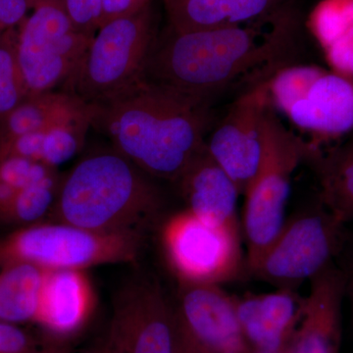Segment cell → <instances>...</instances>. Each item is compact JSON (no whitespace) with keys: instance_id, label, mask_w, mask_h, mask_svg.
Here are the masks:
<instances>
[{"instance_id":"6da1fadb","label":"cell","mask_w":353,"mask_h":353,"mask_svg":"<svg viewBox=\"0 0 353 353\" xmlns=\"http://www.w3.org/2000/svg\"><path fill=\"white\" fill-rule=\"evenodd\" d=\"M303 15L297 0L263 19L238 26L159 31L143 78L214 106L269 82L294 64L303 43Z\"/></svg>"},{"instance_id":"7a4b0ae2","label":"cell","mask_w":353,"mask_h":353,"mask_svg":"<svg viewBox=\"0 0 353 353\" xmlns=\"http://www.w3.org/2000/svg\"><path fill=\"white\" fill-rule=\"evenodd\" d=\"M90 128L153 179L176 183L205 145L214 106L141 77L105 101L87 104Z\"/></svg>"},{"instance_id":"3957f363","label":"cell","mask_w":353,"mask_h":353,"mask_svg":"<svg viewBox=\"0 0 353 353\" xmlns=\"http://www.w3.org/2000/svg\"><path fill=\"white\" fill-rule=\"evenodd\" d=\"M153 180L112 146L99 148L61 176L51 218L102 233L143 236L164 206Z\"/></svg>"},{"instance_id":"277c9868","label":"cell","mask_w":353,"mask_h":353,"mask_svg":"<svg viewBox=\"0 0 353 353\" xmlns=\"http://www.w3.org/2000/svg\"><path fill=\"white\" fill-rule=\"evenodd\" d=\"M159 31L155 0L138 12L104 23L60 90L85 104L119 94L143 77Z\"/></svg>"},{"instance_id":"5b68a950","label":"cell","mask_w":353,"mask_h":353,"mask_svg":"<svg viewBox=\"0 0 353 353\" xmlns=\"http://www.w3.org/2000/svg\"><path fill=\"white\" fill-rule=\"evenodd\" d=\"M309 150L310 143L288 129L271 105L264 118L259 167L243 194V228L250 272L284 227L292 176L306 162Z\"/></svg>"},{"instance_id":"8992f818","label":"cell","mask_w":353,"mask_h":353,"mask_svg":"<svg viewBox=\"0 0 353 353\" xmlns=\"http://www.w3.org/2000/svg\"><path fill=\"white\" fill-rule=\"evenodd\" d=\"M143 236L102 233L62 222L21 227L0 240V266L28 263L44 271L88 270L136 261Z\"/></svg>"},{"instance_id":"52a82bcc","label":"cell","mask_w":353,"mask_h":353,"mask_svg":"<svg viewBox=\"0 0 353 353\" xmlns=\"http://www.w3.org/2000/svg\"><path fill=\"white\" fill-rule=\"evenodd\" d=\"M165 259L180 285H218L245 273L239 228L216 225L190 210L165 221L161 229Z\"/></svg>"},{"instance_id":"ba28073f","label":"cell","mask_w":353,"mask_h":353,"mask_svg":"<svg viewBox=\"0 0 353 353\" xmlns=\"http://www.w3.org/2000/svg\"><path fill=\"white\" fill-rule=\"evenodd\" d=\"M90 39L74 28L61 0L38 2L16 43L18 67L28 97L61 90Z\"/></svg>"},{"instance_id":"9c48e42d","label":"cell","mask_w":353,"mask_h":353,"mask_svg":"<svg viewBox=\"0 0 353 353\" xmlns=\"http://www.w3.org/2000/svg\"><path fill=\"white\" fill-rule=\"evenodd\" d=\"M345 226L322 205L297 215L250 273L277 289L296 290L334 263L345 243Z\"/></svg>"},{"instance_id":"30bf717a","label":"cell","mask_w":353,"mask_h":353,"mask_svg":"<svg viewBox=\"0 0 353 353\" xmlns=\"http://www.w3.org/2000/svg\"><path fill=\"white\" fill-rule=\"evenodd\" d=\"M109 328L123 353H181L176 307L157 281L139 278L125 285Z\"/></svg>"},{"instance_id":"8fae6325","label":"cell","mask_w":353,"mask_h":353,"mask_svg":"<svg viewBox=\"0 0 353 353\" xmlns=\"http://www.w3.org/2000/svg\"><path fill=\"white\" fill-rule=\"evenodd\" d=\"M268 83L236 97L205 141L208 152L231 176L241 194H245L261 160L264 118L272 105Z\"/></svg>"},{"instance_id":"7c38bea8","label":"cell","mask_w":353,"mask_h":353,"mask_svg":"<svg viewBox=\"0 0 353 353\" xmlns=\"http://www.w3.org/2000/svg\"><path fill=\"white\" fill-rule=\"evenodd\" d=\"M176 316L181 328L213 353H252L236 314V297L218 285H180Z\"/></svg>"},{"instance_id":"4fadbf2b","label":"cell","mask_w":353,"mask_h":353,"mask_svg":"<svg viewBox=\"0 0 353 353\" xmlns=\"http://www.w3.org/2000/svg\"><path fill=\"white\" fill-rule=\"evenodd\" d=\"M283 114L313 137L309 141L316 148L353 131L352 77L316 66L306 87Z\"/></svg>"},{"instance_id":"5bb4252c","label":"cell","mask_w":353,"mask_h":353,"mask_svg":"<svg viewBox=\"0 0 353 353\" xmlns=\"http://www.w3.org/2000/svg\"><path fill=\"white\" fill-rule=\"evenodd\" d=\"M97 304L87 270L46 271L34 323L46 343L70 345L92 322Z\"/></svg>"},{"instance_id":"9a60e30c","label":"cell","mask_w":353,"mask_h":353,"mask_svg":"<svg viewBox=\"0 0 353 353\" xmlns=\"http://www.w3.org/2000/svg\"><path fill=\"white\" fill-rule=\"evenodd\" d=\"M345 299V272L334 263L311 279L303 316L285 352L340 353Z\"/></svg>"},{"instance_id":"2e32d148","label":"cell","mask_w":353,"mask_h":353,"mask_svg":"<svg viewBox=\"0 0 353 353\" xmlns=\"http://www.w3.org/2000/svg\"><path fill=\"white\" fill-rule=\"evenodd\" d=\"M304 303L305 297L288 289L236 299L241 331L252 350H285L303 316Z\"/></svg>"},{"instance_id":"e0dca14e","label":"cell","mask_w":353,"mask_h":353,"mask_svg":"<svg viewBox=\"0 0 353 353\" xmlns=\"http://www.w3.org/2000/svg\"><path fill=\"white\" fill-rule=\"evenodd\" d=\"M176 183L190 212L212 224L240 229L236 215L240 192L206 145Z\"/></svg>"},{"instance_id":"ac0fdd59","label":"cell","mask_w":353,"mask_h":353,"mask_svg":"<svg viewBox=\"0 0 353 353\" xmlns=\"http://www.w3.org/2000/svg\"><path fill=\"white\" fill-rule=\"evenodd\" d=\"M292 0H162L167 25L176 32L248 24Z\"/></svg>"},{"instance_id":"d6986e66","label":"cell","mask_w":353,"mask_h":353,"mask_svg":"<svg viewBox=\"0 0 353 353\" xmlns=\"http://www.w3.org/2000/svg\"><path fill=\"white\" fill-rule=\"evenodd\" d=\"M306 162L319 178L323 208L343 224L353 221V137L328 152L311 148Z\"/></svg>"},{"instance_id":"ffe728a7","label":"cell","mask_w":353,"mask_h":353,"mask_svg":"<svg viewBox=\"0 0 353 353\" xmlns=\"http://www.w3.org/2000/svg\"><path fill=\"white\" fill-rule=\"evenodd\" d=\"M85 106L62 90L30 95L0 120V145L23 134L46 131L82 112Z\"/></svg>"},{"instance_id":"44dd1931","label":"cell","mask_w":353,"mask_h":353,"mask_svg":"<svg viewBox=\"0 0 353 353\" xmlns=\"http://www.w3.org/2000/svg\"><path fill=\"white\" fill-rule=\"evenodd\" d=\"M310 29L333 71L353 78V0H327L313 14Z\"/></svg>"},{"instance_id":"7402d4cb","label":"cell","mask_w":353,"mask_h":353,"mask_svg":"<svg viewBox=\"0 0 353 353\" xmlns=\"http://www.w3.org/2000/svg\"><path fill=\"white\" fill-rule=\"evenodd\" d=\"M46 271L28 263L0 266V322L34 323Z\"/></svg>"},{"instance_id":"603a6c76","label":"cell","mask_w":353,"mask_h":353,"mask_svg":"<svg viewBox=\"0 0 353 353\" xmlns=\"http://www.w3.org/2000/svg\"><path fill=\"white\" fill-rule=\"evenodd\" d=\"M60 179L61 176L57 172L20 190L0 220L20 228L41 223L46 216L50 215L57 201Z\"/></svg>"},{"instance_id":"cb8c5ba5","label":"cell","mask_w":353,"mask_h":353,"mask_svg":"<svg viewBox=\"0 0 353 353\" xmlns=\"http://www.w3.org/2000/svg\"><path fill=\"white\" fill-rule=\"evenodd\" d=\"M90 128L87 106L70 119L48 128L44 134L41 163L57 169L82 150Z\"/></svg>"},{"instance_id":"d4e9b609","label":"cell","mask_w":353,"mask_h":353,"mask_svg":"<svg viewBox=\"0 0 353 353\" xmlns=\"http://www.w3.org/2000/svg\"><path fill=\"white\" fill-rule=\"evenodd\" d=\"M27 97L16 57V44L0 43V120Z\"/></svg>"},{"instance_id":"484cf974","label":"cell","mask_w":353,"mask_h":353,"mask_svg":"<svg viewBox=\"0 0 353 353\" xmlns=\"http://www.w3.org/2000/svg\"><path fill=\"white\" fill-rule=\"evenodd\" d=\"M57 170L41 162L32 161L19 157L0 158V181L8 183L14 189L20 190L46 176L57 173Z\"/></svg>"},{"instance_id":"4316f807","label":"cell","mask_w":353,"mask_h":353,"mask_svg":"<svg viewBox=\"0 0 353 353\" xmlns=\"http://www.w3.org/2000/svg\"><path fill=\"white\" fill-rule=\"evenodd\" d=\"M74 28L92 39L102 22L101 0H61Z\"/></svg>"},{"instance_id":"83f0119b","label":"cell","mask_w":353,"mask_h":353,"mask_svg":"<svg viewBox=\"0 0 353 353\" xmlns=\"http://www.w3.org/2000/svg\"><path fill=\"white\" fill-rule=\"evenodd\" d=\"M38 343L18 325L0 322V353H34Z\"/></svg>"},{"instance_id":"f1b7e54d","label":"cell","mask_w":353,"mask_h":353,"mask_svg":"<svg viewBox=\"0 0 353 353\" xmlns=\"http://www.w3.org/2000/svg\"><path fill=\"white\" fill-rule=\"evenodd\" d=\"M154 0H101V25L116 18L138 12Z\"/></svg>"},{"instance_id":"f546056e","label":"cell","mask_w":353,"mask_h":353,"mask_svg":"<svg viewBox=\"0 0 353 353\" xmlns=\"http://www.w3.org/2000/svg\"><path fill=\"white\" fill-rule=\"evenodd\" d=\"M31 0H0V28H9L24 20Z\"/></svg>"},{"instance_id":"4dcf8cb0","label":"cell","mask_w":353,"mask_h":353,"mask_svg":"<svg viewBox=\"0 0 353 353\" xmlns=\"http://www.w3.org/2000/svg\"><path fill=\"white\" fill-rule=\"evenodd\" d=\"M83 353H123L119 341L116 338L112 330L108 329V333L97 341L92 347L88 348Z\"/></svg>"},{"instance_id":"1f68e13d","label":"cell","mask_w":353,"mask_h":353,"mask_svg":"<svg viewBox=\"0 0 353 353\" xmlns=\"http://www.w3.org/2000/svg\"><path fill=\"white\" fill-rule=\"evenodd\" d=\"M180 324V323H179ZM181 353H213L197 341L192 340L190 336H188L181 328Z\"/></svg>"},{"instance_id":"d6a6232c","label":"cell","mask_w":353,"mask_h":353,"mask_svg":"<svg viewBox=\"0 0 353 353\" xmlns=\"http://www.w3.org/2000/svg\"><path fill=\"white\" fill-rule=\"evenodd\" d=\"M343 272L345 277V299L350 301L353 317V259Z\"/></svg>"},{"instance_id":"836d02e7","label":"cell","mask_w":353,"mask_h":353,"mask_svg":"<svg viewBox=\"0 0 353 353\" xmlns=\"http://www.w3.org/2000/svg\"><path fill=\"white\" fill-rule=\"evenodd\" d=\"M34 353H71V345L65 343H48Z\"/></svg>"},{"instance_id":"e575fe53","label":"cell","mask_w":353,"mask_h":353,"mask_svg":"<svg viewBox=\"0 0 353 353\" xmlns=\"http://www.w3.org/2000/svg\"><path fill=\"white\" fill-rule=\"evenodd\" d=\"M252 353H287L285 350H282V352H261V350H252Z\"/></svg>"},{"instance_id":"d590c367","label":"cell","mask_w":353,"mask_h":353,"mask_svg":"<svg viewBox=\"0 0 353 353\" xmlns=\"http://www.w3.org/2000/svg\"><path fill=\"white\" fill-rule=\"evenodd\" d=\"M39 1H41V0H31V4L32 6H34Z\"/></svg>"},{"instance_id":"8d00e7d4","label":"cell","mask_w":353,"mask_h":353,"mask_svg":"<svg viewBox=\"0 0 353 353\" xmlns=\"http://www.w3.org/2000/svg\"><path fill=\"white\" fill-rule=\"evenodd\" d=\"M326 1H327V0H326ZM326 1H323L322 3L320 4V6H322V4L324 3V2H326ZM319 6H318L317 8L315 9L314 12H313V14L315 13V11L317 10L318 8H319ZM313 14H312V15H311V18H312ZM311 18H310V21H311Z\"/></svg>"}]
</instances>
